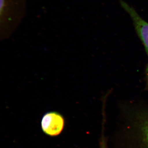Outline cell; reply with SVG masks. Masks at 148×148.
<instances>
[{"instance_id":"obj_1","label":"cell","mask_w":148,"mask_h":148,"mask_svg":"<svg viewBox=\"0 0 148 148\" xmlns=\"http://www.w3.org/2000/svg\"><path fill=\"white\" fill-rule=\"evenodd\" d=\"M119 3L122 8L129 14L132 19L135 31L145 46L148 55V22L141 17L134 8L126 2L119 0ZM146 73L147 88L148 90V65Z\"/></svg>"},{"instance_id":"obj_2","label":"cell","mask_w":148,"mask_h":148,"mask_svg":"<svg viewBox=\"0 0 148 148\" xmlns=\"http://www.w3.org/2000/svg\"><path fill=\"white\" fill-rule=\"evenodd\" d=\"M25 8V0H1V21H17L23 16Z\"/></svg>"},{"instance_id":"obj_3","label":"cell","mask_w":148,"mask_h":148,"mask_svg":"<svg viewBox=\"0 0 148 148\" xmlns=\"http://www.w3.org/2000/svg\"><path fill=\"white\" fill-rule=\"evenodd\" d=\"M64 126L63 116L57 112H51L45 114L41 121L43 131L50 136H56L62 132Z\"/></svg>"},{"instance_id":"obj_4","label":"cell","mask_w":148,"mask_h":148,"mask_svg":"<svg viewBox=\"0 0 148 148\" xmlns=\"http://www.w3.org/2000/svg\"><path fill=\"white\" fill-rule=\"evenodd\" d=\"M145 132L146 140H147L148 143V124L146 125L145 127Z\"/></svg>"}]
</instances>
